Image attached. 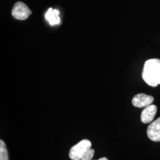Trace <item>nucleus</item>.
I'll return each instance as SVG.
<instances>
[{
    "label": "nucleus",
    "mask_w": 160,
    "mask_h": 160,
    "mask_svg": "<svg viewBox=\"0 0 160 160\" xmlns=\"http://www.w3.org/2000/svg\"><path fill=\"white\" fill-rule=\"evenodd\" d=\"M147 135L152 141H160V118L150 123L147 129Z\"/></svg>",
    "instance_id": "5"
},
{
    "label": "nucleus",
    "mask_w": 160,
    "mask_h": 160,
    "mask_svg": "<svg viewBox=\"0 0 160 160\" xmlns=\"http://www.w3.org/2000/svg\"><path fill=\"white\" fill-rule=\"evenodd\" d=\"M0 160H8V155L6 143L2 140L0 141Z\"/></svg>",
    "instance_id": "8"
},
{
    "label": "nucleus",
    "mask_w": 160,
    "mask_h": 160,
    "mask_svg": "<svg viewBox=\"0 0 160 160\" xmlns=\"http://www.w3.org/2000/svg\"><path fill=\"white\" fill-rule=\"evenodd\" d=\"M108 160V159L107 158H106V157H102V158H99L98 160Z\"/></svg>",
    "instance_id": "10"
},
{
    "label": "nucleus",
    "mask_w": 160,
    "mask_h": 160,
    "mask_svg": "<svg viewBox=\"0 0 160 160\" xmlns=\"http://www.w3.org/2000/svg\"><path fill=\"white\" fill-rule=\"evenodd\" d=\"M154 97L143 93L138 94L132 99V104L137 108H146L152 104L154 102Z\"/></svg>",
    "instance_id": "4"
},
{
    "label": "nucleus",
    "mask_w": 160,
    "mask_h": 160,
    "mask_svg": "<svg viewBox=\"0 0 160 160\" xmlns=\"http://www.w3.org/2000/svg\"><path fill=\"white\" fill-rule=\"evenodd\" d=\"M142 77L149 86L157 87L160 84V59L147 60L143 66Z\"/></svg>",
    "instance_id": "1"
},
{
    "label": "nucleus",
    "mask_w": 160,
    "mask_h": 160,
    "mask_svg": "<svg viewBox=\"0 0 160 160\" xmlns=\"http://www.w3.org/2000/svg\"><path fill=\"white\" fill-rule=\"evenodd\" d=\"M45 18L52 26L58 24L61 22L59 12L58 10H53L50 8L45 14Z\"/></svg>",
    "instance_id": "7"
},
{
    "label": "nucleus",
    "mask_w": 160,
    "mask_h": 160,
    "mask_svg": "<svg viewBox=\"0 0 160 160\" xmlns=\"http://www.w3.org/2000/svg\"><path fill=\"white\" fill-rule=\"evenodd\" d=\"M91 148L92 142L88 139H83L71 148L69 153V158L72 160H81Z\"/></svg>",
    "instance_id": "2"
},
{
    "label": "nucleus",
    "mask_w": 160,
    "mask_h": 160,
    "mask_svg": "<svg viewBox=\"0 0 160 160\" xmlns=\"http://www.w3.org/2000/svg\"><path fill=\"white\" fill-rule=\"evenodd\" d=\"M94 155V150L93 149H90L85 154L83 155L81 160H92Z\"/></svg>",
    "instance_id": "9"
},
{
    "label": "nucleus",
    "mask_w": 160,
    "mask_h": 160,
    "mask_svg": "<svg viewBox=\"0 0 160 160\" xmlns=\"http://www.w3.org/2000/svg\"><path fill=\"white\" fill-rule=\"evenodd\" d=\"M32 12L24 3L17 2L12 10V16L19 20H24L31 15Z\"/></svg>",
    "instance_id": "3"
},
{
    "label": "nucleus",
    "mask_w": 160,
    "mask_h": 160,
    "mask_svg": "<svg viewBox=\"0 0 160 160\" xmlns=\"http://www.w3.org/2000/svg\"><path fill=\"white\" fill-rule=\"evenodd\" d=\"M157 108L155 105L151 104L145 108L141 113V120L143 123H149L151 122L156 114Z\"/></svg>",
    "instance_id": "6"
}]
</instances>
